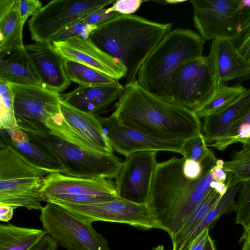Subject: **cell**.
Instances as JSON below:
<instances>
[{"mask_svg": "<svg viewBox=\"0 0 250 250\" xmlns=\"http://www.w3.org/2000/svg\"><path fill=\"white\" fill-rule=\"evenodd\" d=\"M62 113L67 123L100 152L114 154L97 117L77 109L61 100Z\"/></svg>", "mask_w": 250, "mask_h": 250, "instance_id": "22", "label": "cell"}, {"mask_svg": "<svg viewBox=\"0 0 250 250\" xmlns=\"http://www.w3.org/2000/svg\"><path fill=\"white\" fill-rule=\"evenodd\" d=\"M143 2L142 0H116L111 7L106 9V12H116L125 15H132L139 9Z\"/></svg>", "mask_w": 250, "mask_h": 250, "instance_id": "38", "label": "cell"}, {"mask_svg": "<svg viewBox=\"0 0 250 250\" xmlns=\"http://www.w3.org/2000/svg\"><path fill=\"white\" fill-rule=\"evenodd\" d=\"M242 30L236 47L241 55L250 62V8L244 7Z\"/></svg>", "mask_w": 250, "mask_h": 250, "instance_id": "37", "label": "cell"}, {"mask_svg": "<svg viewBox=\"0 0 250 250\" xmlns=\"http://www.w3.org/2000/svg\"><path fill=\"white\" fill-rule=\"evenodd\" d=\"M0 142L13 147L22 155L48 173L66 171L58 160L46 148L19 127L0 129Z\"/></svg>", "mask_w": 250, "mask_h": 250, "instance_id": "20", "label": "cell"}, {"mask_svg": "<svg viewBox=\"0 0 250 250\" xmlns=\"http://www.w3.org/2000/svg\"><path fill=\"white\" fill-rule=\"evenodd\" d=\"M250 108V88L238 96L225 108L204 118L202 132L211 144L223 139L230 126Z\"/></svg>", "mask_w": 250, "mask_h": 250, "instance_id": "21", "label": "cell"}, {"mask_svg": "<svg viewBox=\"0 0 250 250\" xmlns=\"http://www.w3.org/2000/svg\"><path fill=\"white\" fill-rule=\"evenodd\" d=\"M157 152L139 151L125 157L115 184L119 198L137 204H148L157 164Z\"/></svg>", "mask_w": 250, "mask_h": 250, "instance_id": "13", "label": "cell"}, {"mask_svg": "<svg viewBox=\"0 0 250 250\" xmlns=\"http://www.w3.org/2000/svg\"><path fill=\"white\" fill-rule=\"evenodd\" d=\"M241 187V183L229 187L218 201L208 212L202 221L194 230L186 243L184 250H187L193 240L205 229H210L221 216L235 211L236 207L235 196Z\"/></svg>", "mask_w": 250, "mask_h": 250, "instance_id": "27", "label": "cell"}, {"mask_svg": "<svg viewBox=\"0 0 250 250\" xmlns=\"http://www.w3.org/2000/svg\"><path fill=\"white\" fill-rule=\"evenodd\" d=\"M97 117L113 151L125 157L143 151H167L183 155L185 141L151 137L121 125L111 115Z\"/></svg>", "mask_w": 250, "mask_h": 250, "instance_id": "14", "label": "cell"}, {"mask_svg": "<svg viewBox=\"0 0 250 250\" xmlns=\"http://www.w3.org/2000/svg\"><path fill=\"white\" fill-rule=\"evenodd\" d=\"M43 230L67 250H110L106 240L92 224L80 220L61 206L52 203L41 209Z\"/></svg>", "mask_w": 250, "mask_h": 250, "instance_id": "8", "label": "cell"}, {"mask_svg": "<svg viewBox=\"0 0 250 250\" xmlns=\"http://www.w3.org/2000/svg\"><path fill=\"white\" fill-rule=\"evenodd\" d=\"M183 171L188 179L196 180L201 175L202 166L200 162L192 159L185 158L183 166Z\"/></svg>", "mask_w": 250, "mask_h": 250, "instance_id": "41", "label": "cell"}, {"mask_svg": "<svg viewBox=\"0 0 250 250\" xmlns=\"http://www.w3.org/2000/svg\"><path fill=\"white\" fill-rule=\"evenodd\" d=\"M125 86L111 115L121 125L167 140L185 141L202 133L200 119L193 111L147 91L137 80Z\"/></svg>", "mask_w": 250, "mask_h": 250, "instance_id": "2", "label": "cell"}, {"mask_svg": "<svg viewBox=\"0 0 250 250\" xmlns=\"http://www.w3.org/2000/svg\"><path fill=\"white\" fill-rule=\"evenodd\" d=\"M210 188L215 189L221 195H223L228 188L226 183L213 181L210 184Z\"/></svg>", "mask_w": 250, "mask_h": 250, "instance_id": "46", "label": "cell"}, {"mask_svg": "<svg viewBox=\"0 0 250 250\" xmlns=\"http://www.w3.org/2000/svg\"><path fill=\"white\" fill-rule=\"evenodd\" d=\"M209 54L219 85L229 81L250 79V62L241 55L233 42L227 40L212 41Z\"/></svg>", "mask_w": 250, "mask_h": 250, "instance_id": "19", "label": "cell"}, {"mask_svg": "<svg viewBox=\"0 0 250 250\" xmlns=\"http://www.w3.org/2000/svg\"><path fill=\"white\" fill-rule=\"evenodd\" d=\"M10 85L14 95V113L18 127L30 133L50 134L46 122L62 113L60 94L42 86Z\"/></svg>", "mask_w": 250, "mask_h": 250, "instance_id": "10", "label": "cell"}, {"mask_svg": "<svg viewBox=\"0 0 250 250\" xmlns=\"http://www.w3.org/2000/svg\"><path fill=\"white\" fill-rule=\"evenodd\" d=\"M44 230L9 223L0 225V250H30L46 234Z\"/></svg>", "mask_w": 250, "mask_h": 250, "instance_id": "25", "label": "cell"}, {"mask_svg": "<svg viewBox=\"0 0 250 250\" xmlns=\"http://www.w3.org/2000/svg\"><path fill=\"white\" fill-rule=\"evenodd\" d=\"M12 206L0 204V220L8 223L13 217L14 209Z\"/></svg>", "mask_w": 250, "mask_h": 250, "instance_id": "45", "label": "cell"}, {"mask_svg": "<svg viewBox=\"0 0 250 250\" xmlns=\"http://www.w3.org/2000/svg\"><path fill=\"white\" fill-rule=\"evenodd\" d=\"M210 174L213 181L226 183L228 175L223 169V166L215 165L210 170Z\"/></svg>", "mask_w": 250, "mask_h": 250, "instance_id": "44", "label": "cell"}, {"mask_svg": "<svg viewBox=\"0 0 250 250\" xmlns=\"http://www.w3.org/2000/svg\"><path fill=\"white\" fill-rule=\"evenodd\" d=\"M66 74L71 82L82 86L115 85L118 80L79 62L64 59Z\"/></svg>", "mask_w": 250, "mask_h": 250, "instance_id": "28", "label": "cell"}, {"mask_svg": "<svg viewBox=\"0 0 250 250\" xmlns=\"http://www.w3.org/2000/svg\"><path fill=\"white\" fill-rule=\"evenodd\" d=\"M185 157L173 156L157 163L153 175L148 205L159 227L170 239L210 189L211 169L217 160L212 150L200 162V178L191 180L183 171Z\"/></svg>", "mask_w": 250, "mask_h": 250, "instance_id": "1", "label": "cell"}, {"mask_svg": "<svg viewBox=\"0 0 250 250\" xmlns=\"http://www.w3.org/2000/svg\"><path fill=\"white\" fill-rule=\"evenodd\" d=\"M250 128V108L229 127L226 136L222 140L208 145L218 150L224 151L230 146L231 141L237 136Z\"/></svg>", "mask_w": 250, "mask_h": 250, "instance_id": "35", "label": "cell"}, {"mask_svg": "<svg viewBox=\"0 0 250 250\" xmlns=\"http://www.w3.org/2000/svg\"><path fill=\"white\" fill-rule=\"evenodd\" d=\"M27 133L58 160L67 176L116 179L122 167L123 162L114 154L91 153L51 134L41 135Z\"/></svg>", "mask_w": 250, "mask_h": 250, "instance_id": "6", "label": "cell"}, {"mask_svg": "<svg viewBox=\"0 0 250 250\" xmlns=\"http://www.w3.org/2000/svg\"><path fill=\"white\" fill-rule=\"evenodd\" d=\"M241 250H250V240H247L244 241Z\"/></svg>", "mask_w": 250, "mask_h": 250, "instance_id": "49", "label": "cell"}, {"mask_svg": "<svg viewBox=\"0 0 250 250\" xmlns=\"http://www.w3.org/2000/svg\"><path fill=\"white\" fill-rule=\"evenodd\" d=\"M0 79L10 84L43 87L25 48L0 55Z\"/></svg>", "mask_w": 250, "mask_h": 250, "instance_id": "23", "label": "cell"}, {"mask_svg": "<svg viewBox=\"0 0 250 250\" xmlns=\"http://www.w3.org/2000/svg\"><path fill=\"white\" fill-rule=\"evenodd\" d=\"M97 27L89 25L83 21L78 22L66 28L56 36L51 41L62 42L74 38L88 39L92 32Z\"/></svg>", "mask_w": 250, "mask_h": 250, "instance_id": "36", "label": "cell"}, {"mask_svg": "<svg viewBox=\"0 0 250 250\" xmlns=\"http://www.w3.org/2000/svg\"><path fill=\"white\" fill-rule=\"evenodd\" d=\"M90 195L119 198L115 185L105 178H84L71 177L60 172L48 173L42 189L43 201L55 196Z\"/></svg>", "mask_w": 250, "mask_h": 250, "instance_id": "16", "label": "cell"}, {"mask_svg": "<svg viewBox=\"0 0 250 250\" xmlns=\"http://www.w3.org/2000/svg\"><path fill=\"white\" fill-rule=\"evenodd\" d=\"M58 246L56 241L47 233L30 250H57Z\"/></svg>", "mask_w": 250, "mask_h": 250, "instance_id": "42", "label": "cell"}, {"mask_svg": "<svg viewBox=\"0 0 250 250\" xmlns=\"http://www.w3.org/2000/svg\"><path fill=\"white\" fill-rule=\"evenodd\" d=\"M25 49L32 61L43 87L61 93L71 84L64 67V59L51 42H35Z\"/></svg>", "mask_w": 250, "mask_h": 250, "instance_id": "17", "label": "cell"}, {"mask_svg": "<svg viewBox=\"0 0 250 250\" xmlns=\"http://www.w3.org/2000/svg\"></svg>", "mask_w": 250, "mask_h": 250, "instance_id": "53", "label": "cell"}, {"mask_svg": "<svg viewBox=\"0 0 250 250\" xmlns=\"http://www.w3.org/2000/svg\"><path fill=\"white\" fill-rule=\"evenodd\" d=\"M247 240H250V218L247 226L243 229V232L240 238L239 243L243 242Z\"/></svg>", "mask_w": 250, "mask_h": 250, "instance_id": "47", "label": "cell"}, {"mask_svg": "<svg viewBox=\"0 0 250 250\" xmlns=\"http://www.w3.org/2000/svg\"><path fill=\"white\" fill-rule=\"evenodd\" d=\"M223 169L228 175V188L250 179V149L243 147L235 152L230 160L224 162Z\"/></svg>", "mask_w": 250, "mask_h": 250, "instance_id": "31", "label": "cell"}, {"mask_svg": "<svg viewBox=\"0 0 250 250\" xmlns=\"http://www.w3.org/2000/svg\"><path fill=\"white\" fill-rule=\"evenodd\" d=\"M125 86L120 83L115 85L82 86L60 94L61 100L82 111L96 117L104 113L123 95Z\"/></svg>", "mask_w": 250, "mask_h": 250, "instance_id": "18", "label": "cell"}, {"mask_svg": "<svg viewBox=\"0 0 250 250\" xmlns=\"http://www.w3.org/2000/svg\"><path fill=\"white\" fill-rule=\"evenodd\" d=\"M19 127L15 118L14 95L9 83L0 79V128Z\"/></svg>", "mask_w": 250, "mask_h": 250, "instance_id": "32", "label": "cell"}, {"mask_svg": "<svg viewBox=\"0 0 250 250\" xmlns=\"http://www.w3.org/2000/svg\"><path fill=\"white\" fill-rule=\"evenodd\" d=\"M209 229L203 231L191 243L187 250H204L208 236Z\"/></svg>", "mask_w": 250, "mask_h": 250, "instance_id": "43", "label": "cell"}, {"mask_svg": "<svg viewBox=\"0 0 250 250\" xmlns=\"http://www.w3.org/2000/svg\"><path fill=\"white\" fill-rule=\"evenodd\" d=\"M42 7V2L39 0H18V12L24 23L30 16L34 15Z\"/></svg>", "mask_w": 250, "mask_h": 250, "instance_id": "39", "label": "cell"}, {"mask_svg": "<svg viewBox=\"0 0 250 250\" xmlns=\"http://www.w3.org/2000/svg\"><path fill=\"white\" fill-rule=\"evenodd\" d=\"M204 250H216L215 242L210 235L208 237Z\"/></svg>", "mask_w": 250, "mask_h": 250, "instance_id": "48", "label": "cell"}, {"mask_svg": "<svg viewBox=\"0 0 250 250\" xmlns=\"http://www.w3.org/2000/svg\"><path fill=\"white\" fill-rule=\"evenodd\" d=\"M235 211V224L244 228L250 218V179L241 183Z\"/></svg>", "mask_w": 250, "mask_h": 250, "instance_id": "33", "label": "cell"}, {"mask_svg": "<svg viewBox=\"0 0 250 250\" xmlns=\"http://www.w3.org/2000/svg\"><path fill=\"white\" fill-rule=\"evenodd\" d=\"M222 196L210 188L203 199L186 218L179 231L170 239L172 250H184L186 243L194 230Z\"/></svg>", "mask_w": 250, "mask_h": 250, "instance_id": "26", "label": "cell"}, {"mask_svg": "<svg viewBox=\"0 0 250 250\" xmlns=\"http://www.w3.org/2000/svg\"><path fill=\"white\" fill-rule=\"evenodd\" d=\"M186 0H165L164 2L167 4H176L180 3H182L185 2Z\"/></svg>", "mask_w": 250, "mask_h": 250, "instance_id": "50", "label": "cell"}, {"mask_svg": "<svg viewBox=\"0 0 250 250\" xmlns=\"http://www.w3.org/2000/svg\"><path fill=\"white\" fill-rule=\"evenodd\" d=\"M243 147L250 149V138L242 143Z\"/></svg>", "mask_w": 250, "mask_h": 250, "instance_id": "51", "label": "cell"}, {"mask_svg": "<svg viewBox=\"0 0 250 250\" xmlns=\"http://www.w3.org/2000/svg\"><path fill=\"white\" fill-rule=\"evenodd\" d=\"M46 126L50 130L51 135L86 151L103 154L75 130L65 120L62 113L48 119L46 122Z\"/></svg>", "mask_w": 250, "mask_h": 250, "instance_id": "30", "label": "cell"}, {"mask_svg": "<svg viewBox=\"0 0 250 250\" xmlns=\"http://www.w3.org/2000/svg\"><path fill=\"white\" fill-rule=\"evenodd\" d=\"M205 138L202 133L185 141L183 147V157L201 162L209 153Z\"/></svg>", "mask_w": 250, "mask_h": 250, "instance_id": "34", "label": "cell"}, {"mask_svg": "<svg viewBox=\"0 0 250 250\" xmlns=\"http://www.w3.org/2000/svg\"><path fill=\"white\" fill-rule=\"evenodd\" d=\"M48 174L11 146L0 142V204L41 210Z\"/></svg>", "mask_w": 250, "mask_h": 250, "instance_id": "5", "label": "cell"}, {"mask_svg": "<svg viewBox=\"0 0 250 250\" xmlns=\"http://www.w3.org/2000/svg\"><path fill=\"white\" fill-rule=\"evenodd\" d=\"M18 0L9 10L0 12V55L24 48L23 29L18 9Z\"/></svg>", "mask_w": 250, "mask_h": 250, "instance_id": "24", "label": "cell"}, {"mask_svg": "<svg viewBox=\"0 0 250 250\" xmlns=\"http://www.w3.org/2000/svg\"><path fill=\"white\" fill-rule=\"evenodd\" d=\"M246 89L239 85H220L211 97L194 112L199 119L204 118L226 107Z\"/></svg>", "mask_w": 250, "mask_h": 250, "instance_id": "29", "label": "cell"}, {"mask_svg": "<svg viewBox=\"0 0 250 250\" xmlns=\"http://www.w3.org/2000/svg\"><path fill=\"white\" fill-rule=\"evenodd\" d=\"M219 85L211 55L190 60L174 73L171 99L194 111L213 94Z\"/></svg>", "mask_w": 250, "mask_h": 250, "instance_id": "11", "label": "cell"}, {"mask_svg": "<svg viewBox=\"0 0 250 250\" xmlns=\"http://www.w3.org/2000/svg\"><path fill=\"white\" fill-rule=\"evenodd\" d=\"M193 20L199 34L206 41H238L242 32V0H192Z\"/></svg>", "mask_w": 250, "mask_h": 250, "instance_id": "9", "label": "cell"}, {"mask_svg": "<svg viewBox=\"0 0 250 250\" xmlns=\"http://www.w3.org/2000/svg\"><path fill=\"white\" fill-rule=\"evenodd\" d=\"M153 250H164V247L163 245H160L154 248Z\"/></svg>", "mask_w": 250, "mask_h": 250, "instance_id": "52", "label": "cell"}, {"mask_svg": "<svg viewBox=\"0 0 250 250\" xmlns=\"http://www.w3.org/2000/svg\"><path fill=\"white\" fill-rule=\"evenodd\" d=\"M52 44L64 59L88 66L118 80L125 77L126 70L123 64L102 51L90 39L74 38Z\"/></svg>", "mask_w": 250, "mask_h": 250, "instance_id": "15", "label": "cell"}, {"mask_svg": "<svg viewBox=\"0 0 250 250\" xmlns=\"http://www.w3.org/2000/svg\"><path fill=\"white\" fill-rule=\"evenodd\" d=\"M205 42L190 29L171 30L141 66L137 77L138 83L152 93L171 99L174 73L184 63L203 56Z\"/></svg>", "mask_w": 250, "mask_h": 250, "instance_id": "4", "label": "cell"}, {"mask_svg": "<svg viewBox=\"0 0 250 250\" xmlns=\"http://www.w3.org/2000/svg\"><path fill=\"white\" fill-rule=\"evenodd\" d=\"M122 15L116 12L107 13L104 8L92 13L83 21L97 27Z\"/></svg>", "mask_w": 250, "mask_h": 250, "instance_id": "40", "label": "cell"}, {"mask_svg": "<svg viewBox=\"0 0 250 250\" xmlns=\"http://www.w3.org/2000/svg\"><path fill=\"white\" fill-rule=\"evenodd\" d=\"M54 204L87 223L104 221L125 224L143 229H159L148 204H137L120 198L89 204Z\"/></svg>", "mask_w": 250, "mask_h": 250, "instance_id": "12", "label": "cell"}, {"mask_svg": "<svg viewBox=\"0 0 250 250\" xmlns=\"http://www.w3.org/2000/svg\"><path fill=\"white\" fill-rule=\"evenodd\" d=\"M114 0H53L31 17L28 29L35 42H51L66 28L83 21L92 13L104 8Z\"/></svg>", "mask_w": 250, "mask_h": 250, "instance_id": "7", "label": "cell"}, {"mask_svg": "<svg viewBox=\"0 0 250 250\" xmlns=\"http://www.w3.org/2000/svg\"><path fill=\"white\" fill-rule=\"evenodd\" d=\"M172 23H162L134 15H122L95 29L89 39L125 68V85L134 82L144 62Z\"/></svg>", "mask_w": 250, "mask_h": 250, "instance_id": "3", "label": "cell"}]
</instances>
